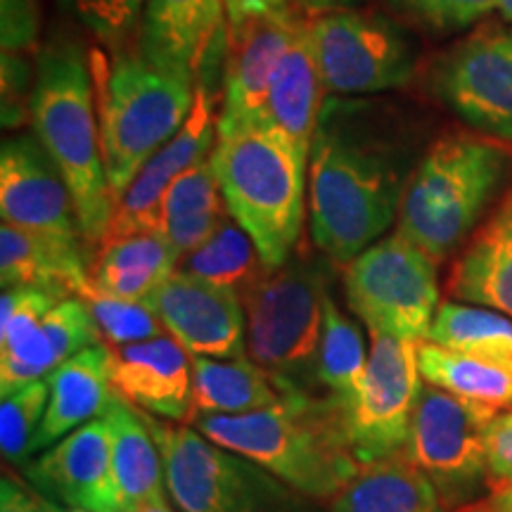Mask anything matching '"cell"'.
Wrapping results in <instances>:
<instances>
[{
	"label": "cell",
	"instance_id": "8d00e7d4",
	"mask_svg": "<svg viewBox=\"0 0 512 512\" xmlns=\"http://www.w3.org/2000/svg\"><path fill=\"white\" fill-rule=\"evenodd\" d=\"M62 299L67 297L43 290V287L3 290V299H0V351L12 347L17 339H22L31 328H36Z\"/></svg>",
	"mask_w": 512,
	"mask_h": 512
},
{
	"label": "cell",
	"instance_id": "60d3db41",
	"mask_svg": "<svg viewBox=\"0 0 512 512\" xmlns=\"http://www.w3.org/2000/svg\"><path fill=\"white\" fill-rule=\"evenodd\" d=\"M34 38V0H3V55H22Z\"/></svg>",
	"mask_w": 512,
	"mask_h": 512
},
{
	"label": "cell",
	"instance_id": "c3c4849f",
	"mask_svg": "<svg viewBox=\"0 0 512 512\" xmlns=\"http://www.w3.org/2000/svg\"><path fill=\"white\" fill-rule=\"evenodd\" d=\"M67 512H88V510H72V508H69Z\"/></svg>",
	"mask_w": 512,
	"mask_h": 512
},
{
	"label": "cell",
	"instance_id": "5bb4252c",
	"mask_svg": "<svg viewBox=\"0 0 512 512\" xmlns=\"http://www.w3.org/2000/svg\"><path fill=\"white\" fill-rule=\"evenodd\" d=\"M434 93L467 126L512 143V27L484 22L441 57Z\"/></svg>",
	"mask_w": 512,
	"mask_h": 512
},
{
	"label": "cell",
	"instance_id": "9c48e42d",
	"mask_svg": "<svg viewBox=\"0 0 512 512\" xmlns=\"http://www.w3.org/2000/svg\"><path fill=\"white\" fill-rule=\"evenodd\" d=\"M437 259L403 235L377 240L344 268L349 309L368 332L427 342L439 311Z\"/></svg>",
	"mask_w": 512,
	"mask_h": 512
},
{
	"label": "cell",
	"instance_id": "83f0119b",
	"mask_svg": "<svg viewBox=\"0 0 512 512\" xmlns=\"http://www.w3.org/2000/svg\"><path fill=\"white\" fill-rule=\"evenodd\" d=\"M178 271V254L162 233H136L100 242L88 264V285L110 297L145 302Z\"/></svg>",
	"mask_w": 512,
	"mask_h": 512
},
{
	"label": "cell",
	"instance_id": "4dcf8cb0",
	"mask_svg": "<svg viewBox=\"0 0 512 512\" xmlns=\"http://www.w3.org/2000/svg\"><path fill=\"white\" fill-rule=\"evenodd\" d=\"M422 380L432 387L456 394L460 399L484 403L496 411L512 408V370L439 347L434 342L418 344Z\"/></svg>",
	"mask_w": 512,
	"mask_h": 512
},
{
	"label": "cell",
	"instance_id": "9a60e30c",
	"mask_svg": "<svg viewBox=\"0 0 512 512\" xmlns=\"http://www.w3.org/2000/svg\"><path fill=\"white\" fill-rule=\"evenodd\" d=\"M162 320L166 335L181 342L190 356L242 358L247 354V313L230 287L176 271L145 299Z\"/></svg>",
	"mask_w": 512,
	"mask_h": 512
},
{
	"label": "cell",
	"instance_id": "e0dca14e",
	"mask_svg": "<svg viewBox=\"0 0 512 512\" xmlns=\"http://www.w3.org/2000/svg\"><path fill=\"white\" fill-rule=\"evenodd\" d=\"M304 22L306 19L287 5L247 19L238 29H228L219 133L259 119L275 72Z\"/></svg>",
	"mask_w": 512,
	"mask_h": 512
},
{
	"label": "cell",
	"instance_id": "ee69618b",
	"mask_svg": "<svg viewBox=\"0 0 512 512\" xmlns=\"http://www.w3.org/2000/svg\"><path fill=\"white\" fill-rule=\"evenodd\" d=\"M456 512H512V486L496 489L489 496L460 505Z\"/></svg>",
	"mask_w": 512,
	"mask_h": 512
},
{
	"label": "cell",
	"instance_id": "cb8c5ba5",
	"mask_svg": "<svg viewBox=\"0 0 512 512\" xmlns=\"http://www.w3.org/2000/svg\"><path fill=\"white\" fill-rule=\"evenodd\" d=\"M86 242L55 238L3 223L0 228V280L10 287H43L62 297L83 294L88 285Z\"/></svg>",
	"mask_w": 512,
	"mask_h": 512
},
{
	"label": "cell",
	"instance_id": "4316f807",
	"mask_svg": "<svg viewBox=\"0 0 512 512\" xmlns=\"http://www.w3.org/2000/svg\"><path fill=\"white\" fill-rule=\"evenodd\" d=\"M304 392L268 373L252 358L192 356V420L204 415H247Z\"/></svg>",
	"mask_w": 512,
	"mask_h": 512
},
{
	"label": "cell",
	"instance_id": "2e32d148",
	"mask_svg": "<svg viewBox=\"0 0 512 512\" xmlns=\"http://www.w3.org/2000/svg\"><path fill=\"white\" fill-rule=\"evenodd\" d=\"M0 216L34 233L83 240L72 192L36 133H17L3 143Z\"/></svg>",
	"mask_w": 512,
	"mask_h": 512
},
{
	"label": "cell",
	"instance_id": "e575fe53",
	"mask_svg": "<svg viewBox=\"0 0 512 512\" xmlns=\"http://www.w3.org/2000/svg\"><path fill=\"white\" fill-rule=\"evenodd\" d=\"M48 401V380H36L15 392L3 394V401H0V451L8 463L27 467L38 427L46 418Z\"/></svg>",
	"mask_w": 512,
	"mask_h": 512
},
{
	"label": "cell",
	"instance_id": "44dd1931",
	"mask_svg": "<svg viewBox=\"0 0 512 512\" xmlns=\"http://www.w3.org/2000/svg\"><path fill=\"white\" fill-rule=\"evenodd\" d=\"M100 342V328L83 297L62 299L36 328L0 351V394L46 380L64 361Z\"/></svg>",
	"mask_w": 512,
	"mask_h": 512
},
{
	"label": "cell",
	"instance_id": "d4e9b609",
	"mask_svg": "<svg viewBox=\"0 0 512 512\" xmlns=\"http://www.w3.org/2000/svg\"><path fill=\"white\" fill-rule=\"evenodd\" d=\"M112 444V475L121 512L145 505H169L164 458L140 408L117 394L105 413Z\"/></svg>",
	"mask_w": 512,
	"mask_h": 512
},
{
	"label": "cell",
	"instance_id": "d6a6232c",
	"mask_svg": "<svg viewBox=\"0 0 512 512\" xmlns=\"http://www.w3.org/2000/svg\"><path fill=\"white\" fill-rule=\"evenodd\" d=\"M366 368L368 354L361 330L354 320L344 316V311L328 294L316 358V384L347 406L361 387Z\"/></svg>",
	"mask_w": 512,
	"mask_h": 512
},
{
	"label": "cell",
	"instance_id": "836d02e7",
	"mask_svg": "<svg viewBox=\"0 0 512 512\" xmlns=\"http://www.w3.org/2000/svg\"><path fill=\"white\" fill-rule=\"evenodd\" d=\"M266 268L254 240L233 216H228L202 247H197L178 264V271L230 287L238 294L252 287Z\"/></svg>",
	"mask_w": 512,
	"mask_h": 512
},
{
	"label": "cell",
	"instance_id": "7bdbcfd3",
	"mask_svg": "<svg viewBox=\"0 0 512 512\" xmlns=\"http://www.w3.org/2000/svg\"><path fill=\"white\" fill-rule=\"evenodd\" d=\"M287 5H290L287 0H223L228 29H238L247 19L266 15V12L283 10Z\"/></svg>",
	"mask_w": 512,
	"mask_h": 512
},
{
	"label": "cell",
	"instance_id": "7c38bea8",
	"mask_svg": "<svg viewBox=\"0 0 512 512\" xmlns=\"http://www.w3.org/2000/svg\"><path fill=\"white\" fill-rule=\"evenodd\" d=\"M228 36L221 31L214 48L204 60L200 76H197L195 105L181 126V131L166 143L155 157H150L124 195L117 200L114 216L107 228L105 240L124 238L136 233H159V211L162 200L171 183L195 164L204 162L214 152L219 140V93H223V76L219 74V55L226 53Z\"/></svg>",
	"mask_w": 512,
	"mask_h": 512
},
{
	"label": "cell",
	"instance_id": "603a6c76",
	"mask_svg": "<svg viewBox=\"0 0 512 512\" xmlns=\"http://www.w3.org/2000/svg\"><path fill=\"white\" fill-rule=\"evenodd\" d=\"M50 401L46 418H43L38 434L31 446V456L36 451H46L57 441L72 434L110 408L114 401L110 380V347H95L81 351L57 366L48 377Z\"/></svg>",
	"mask_w": 512,
	"mask_h": 512
},
{
	"label": "cell",
	"instance_id": "30bf717a",
	"mask_svg": "<svg viewBox=\"0 0 512 512\" xmlns=\"http://www.w3.org/2000/svg\"><path fill=\"white\" fill-rule=\"evenodd\" d=\"M311 36L325 93L339 98L403 88L420 62L411 31L377 12H323L311 22Z\"/></svg>",
	"mask_w": 512,
	"mask_h": 512
},
{
	"label": "cell",
	"instance_id": "f35d334b",
	"mask_svg": "<svg viewBox=\"0 0 512 512\" xmlns=\"http://www.w3.org/2000/svg\"><path fill=\"white\" fill-rule=\"evenodd\" d=\"M434 29L458 31L479 22L498 8V0H401Z\"/></svg>",
	"mask_w": 512,
	"mask_h": 512
},
{
	"label": "cell",
	"instance_id": "7402d4cb",
	"mask_svg": "<svg viewBox=\"0 0 512 512\" xmlns=\"http://www.w3.org/2000/svg\"><path fill=\"white\" fill-rule=\"evenodd\" d=\"M446 290L460 302L512 318V185L460 252Z\"/></svg>",
	"mask_w": 512,
	"mask_h": 512
},
{
	"label": "cell",
	"instance_id": "7a4b0ae2",
	"mask_svg": "<svg viewBox=\"0 0 512 512\" xmlns=\"http://www.w3.org/2000/svg\"><path fill=\"white\" fill-rule=\"evenodd\" d=\"M190 425L311 501H335L363 467L351 444L344 403L330 394L297 392L266 411L204 415Z\"/></svg>",
	"mask_w": 512,
	"mask_h": 512
},
{
	"label": "cell",
	"instance_id": "1f68e13d",
	"mask_svg": "<svg viewBox=\"0 0 512 512\" xmlns=\"http://www.w3.org/2000/svg\"><path fill=\"white\" fill-rule=\"evenodd\" d=\"M427 342L512 370V318L494 309L441 304Z\"/></svg>",
	"mask_w": 512,
	"mask_h": 512
},
{
	"label": "cell",
	"instance_id": "484cf974",
	"mask_svg": "<svg viewBox=\"0 0 512 512\" xmlns=\"http://www.w3.org/2000/svg\"><path fill=\"white\" fill-rule=\"evenodd\" d=\"M323 93L325 88L318 72L311 22H304L275 72L264 112L256 121L275 128L299 155L309 159L313 131H316L320 107H323V100H320Z\"/></svg>",
	"mask_w": 512,
	"mask_h": 512
},
{
	"label": "cell",
	"instance_id": "d590c367",
	"mask_svg": "<svg viewBox=\"0 0 512 512\" xmlns=\"http://www.w3.org/2000/svg\"><path fill=\"white\" fill-rule=\"evenodd\" d=\"M81 297L91 309L107 347H124V344H136L166 335L162 320L145 302L110 297V294L95 292L91 287H86Z\"/></svg>",
	"mask_w": 512,
	"mask_h": 512
},
{
	"label": "cell",
	"instance_id": "bcb514c9",
	"mask_svg": "<svg viewBox=\"0 0 512 512\" xmlns=\"http://www.w3.org/2000/svg\"><path fill=\"white\" fill-rule=\"evenodd\" d=\"M498 10H501L505 22L512 24V0H498Z\"/></svg>",
	"mask_w": 512,
	"mask_h": 512
},
{
	"label": "cell",
	"instance_id": "f546056e",
	"mask_svg": "<svg viewBox=\"0 0 512 512\" xmlns=\"http://www.w3.org/2000/svg\"><path fill=\"white\" fill-rule=\"evenodd\" d=\"M230 216L211 159L195 164L171 183L159 211V233L178 254V264L202 247Z\"/></svg>",
	"mask_w": 512,
	"mask_h": 512
},
{
	"label": "cell",
	"instance_id": "b9f144b4",
	"mask_svg": "<svg viewBox=\"0 0 512 512\" xmlns=\"http://www.w3.org/2000/svg\"><path fill=\"white\" fill-rule=\"evenodd\" d=\"M0 512H67L60 503L38 491L34 484L24 482L12 472L0 479Z\"/></svg>",
	"mask_w": 512,
	"mask_h": 512
},
{
	"label": "cell",
	"instance_id": "8992f818",
	"mask_svg": "<svg viewBox=\"0 0 512 512\" xmlns=\"http://www.w3.org/2000/svg\"><path fill=\"white\" fill-rule=\"evenodd\" d=\"M510 169L512 155L501 140L467 133L439 138L415 164L396 233L444 261L479 226Z\"/></svg>",
	"mask_w": 512,
	"mask_h": 512
},
{
	"label": "cell",
	"instance_id": "4fadbf2b",
	"mask_svg": "<svg viewBox=\"0 0 512 512\" xmlns=\"http://www.w3.org/2000/svg\"><path fill=\"white\" fill-rule=\"evenodd\" d=\"M368 368L344 411L351 444L361 465L396 456L406 448L413 413L422 394L418 344L370 332Z\"/></svg>",
	"mask_w": 512,
	"mask_h": 512
},
{
	"label": "cell",
	"instance_id": "8fae6325",
	"mask_svg": "<svg viewBox=\"0 0 512 512\" xmlns=\"http://www.w3.org/2000/svg\"><path fill=\"white\" fill-rule=\"evenodd\" d=\"M496 415L484 403L422 387L403 456L432 479L446 508L477 501V491L489 489L486 434Z\"/></svg>",
	"mask_w": 512,
	"mask_h": 512
},
{
	"label": "cell",
	"instance_id": "3957f363",
	"mask_svg": "<svg viewBox=\"0 0 512 512\" xmlns=\"http://www.w3.org/2000/svg\"><path fill=\"white\" fill-rule=\"evenodd\" d=\"M29 117L36 138L72 192L86 245H100L114 216V200L102 162L91 57L72 38H57L41 50L34 69Z\"/></svg>",
	"mask_w": 512,
	"mask_h": 512
},
{
	"label": "cell",
	"instance_id": "52a82bcc",
	"mask_svg": "<svg viewBox=\"0 0 512 512\" xmlns=\"http://www.w3.org/2000/svg\"><path fill=\"white\" fill-rule=\"evenodd\" d=\"M332 264L323 252L297 249L283 266L266 268L240 294L247 313V354L294 389L311 392L323 335Z\"/></svg>",
	"mask_w": 512,
	"mask_h": 512
},
{
	"label": "cell",
	"instance_id": "7dc6e473",
	"mask_svg": "<svg viewBox=\"0 0 512 512\" xmlns=\"http://www.w3.org/2000/svg\"><path fill=\"white\" fill-rule=\"evenodd\" d=\"M136 512H174L169 505H145V508H138Z\"/></svg>",
	"mask_w": 512,
	"mask_h": 512
},
{
	"label": "cell",
	"instance_id": "ab89813d",
	"mask_svg": "<svg viewBox=\"0 0 512 512\" xmlns=\"http://www.w3.org/2000/svg\"><path fill=\"white\" fill-rule=\"evenodd\" d=\"M486 484L489 491L512 486V408L498 411L486 434Z\"/></svg>",
	"mask_w": 512,
	"mask_h": 512
},
{
	"label": "cell",
	"instance_id": "5b68a950",
	"mask_svg": "<svg viewBox=\"0 0 512 512\" xmlns=\"http://www.w3.org/2000/svg\"><path fill=\"white\" fill-rule=\"evenodd\" d=\"M91 69L102 162L119 200L150 157L181 131L195 105L197 83L152 64L138 46L119 50L112 60L95 50Z\"/></svg>",
	"mask_w": 512,
	"mask_h": 512
},
{
	"label": "cell",
	"instance_id": "ba28073f",
	"mask_svg": "<svg viewBox=\"0 0 512 512\" xmlns=\"http://www.w3.org/2000/svg\"><path fill=\"white\" fill-rule=\"evenodd\" d=\"M143 415L162 451L169 496L181 512H313L306 496L192 425Z\"/></svg>",
	"mask_w": 512,
	"mask_h": 512
},
{
	"label": "cell",
	"instance_id": "f1b7e54d",
	"mask_svg": "<svg viewBox=\"0 0 512 512\" xmlns=\"http://www.w3.org/2000/svg\"><path fill=\"white\" fill-rule=\"evenodd\" d=\"M330 512H448L432 479L403 453L363 465Z\"/></svg>",
	"mask_w": 512,
	"mask_h": 512
},
{
	"label": "cell",
	"instance_id": "f6af8a7d",
	"mask_svg": "<svg viewBox=\"0 0 512 512\" xmlns=\"http://www.w3.org/2000/svg\"><path fill=\"white\" fill-rule=\"evenodd\" d=\"M304 8L316 10V12H332V10H344L349 5H354L356 0H299Z\"/></svg>",
	"mask_w": 512,
	"mask_h": 512
},
{
	"label": "cell",
	"instance_id": "277c9868",
	"mask_svg": "<svg viewBox=\"0 0 512 512\" xmlns=\"http://www.w3.org/2000/svg\"><path fill=\"white\" fill-rule=\"evenodd\" d=\"M209 159L230 216L254 240L261 261L283 266L302 238L309 159L261 121L221 131Z\"/></svg>",
	"mask_w": 512,
	"mask_h": 512
},
{
	"label": "cell",
	"instance_id": "d6986e66",
	"mask_svg": "<svg viewBox=\"0 0 512 512\" xmlns=\"http://www.w3.org/2000/svg\"><path fill=\"white\" fill-rule=\"evenodd\" d=\"M114 392L147 415L188 422L192 411V356L171 335L110 347Z\"/></svg>",
	"mask_w": 512,
	"mask_h": 512
},
{
	"label": "cell",
	"instance_id": "ffe728a7",
	"mask_svg": "<svg viewBox=\"0 0 512 512\" xmlns=\"http://www.w3.org/2000/svg\"><path fill=\"white\" fill-rule=\"evenodd\" d=\"M223 0H145L138 50L166 72L195 81L223 31Z\"/></svg>",
	"mask_w": 512,
	"mask_h": 512
},
{
	"label": "cell",
	"instance_id": "74e56055",
	"mask_svg": "<svg viewBox=\"0 0 512 512\" xmlns=\"http://www.w3.org/2000/svg\"><path fill=\"white\" fill-rule=\"evenodd\" d=\"M76 17L102 41L119 43L140 22L145 0H67Z\"/></svg>",
	"mask_w": 512,
	"mask_h": 512
},
{
	"label": "cell",
	"instance_id": "6da1fadb",
	"mask_svg": "<svg viewBox=\"0 0 512 512\" xmlns=\"http://www.w3.org/2000/svg\"><path fill=\"white\" fill-rule=\"evenodd\" d=\"M413 152L389 102L323 100L309 155V223L318 252L349 264L382 238L399 216Z\"/></svg>",
	"mask_w": 512,
	"mask_h": 512
},
{
	"label": "cell",
	"instance_id": "ac0fdd59",
	"mask_svg": "<svg viewBox=\"0 0 512 512\" xmlns=\"http://www.w3.org/2000/svg\"><path fill=\"white\" fill-rule=\"evenodd\" d=\"M27 479L53 501L72 510L121 512L112 475L110 427L95 418L29 460Z\"/></svg>",
	"mask_w": 512,
	"mask_h": 512
}]
</instances>
